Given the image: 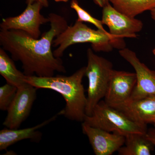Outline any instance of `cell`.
Masks as SVG:
<instances>
[{"instance_id":"obj_1","label":"cell","mask_w":155,"mask_h":155,"mask_svg":"<svg viewBox=\"0 0 155 155\" xmlns=\"http://www.w3.org/2000/svg\"><path fill=\"white\" fill-rule=\"evenodd\" d=\"M48 17L49 30L40 38H34L21 30L1 29L0 45L14 61L21 62L27 76L51 77L56 72H66L63 61L54 56L51 47L55 38L69 25L66 19L58 14L51 13Z\"/></svg>"},{"instance_id":"obj_2","label":"cell","mask_w":155,"mask_h":155,"mask_svg":"<svg viewBox=\"0 0 155 155\" xmlns=\"http://www.w3.org/2000/svg\"><path fill=\"white\" fill-rule=\"evenodd\" d=\"M85 69L86 67H81L69 76L26 75V81L37 89H48L59 93L66 101L65 107L60 112L61 116L72 121L82 122L86 116L87 103L82 84Z\"/></svg>"},{"instance_id":"obj_3","label":"cell","mask_w":155,"mask_h":155,"mask_svg":"<svg viewBox=\"0 0 155 155\" xmlns=\"http://www.w3.org/2000/svg\"><path fill=\"white\" fill-rule=\"evenodd\" d=\"M80 43L91 44L92 49L96 52H109L114 48H119L117 41L109 32L94 30L76 20L74 25H69L54 39L53 46L57 47L53 51L54 56L61 58L67 48Z\"/></svg>"},{"instance_id":"obj_4","label":"cell","mask_w":155,"mask_h":155,"mask_svg":"<svg viewBox=\"0 0 155 155\" xmlns=\"http://www.w3.org/2000/svg\"><path fill=\"white\" fill-rule=\"evenodd\" d=\"M83 122L92 127L119 134L125 137L132 134H145L148 130L147 124L134 122L102 100L94 108L91 115L85 116Z\"/></svg>"},{"instance_id":"obj_5","label":"cell","mask_w":155,"mask_h":155,"mask_svg":"<svg viewBox=\"0 0 155 155\" xmlns=\"http://www.w3.org/2000/svg\"><path fill=\"white\" fill-rule=\"evenodd\" d=\"M85 76L88 81L86 115L90 116L94 108L105 96L113 65L110 61L97 55L92 49L87 50Z\"/></svg>"},{"instance_id":"obj_6","label":"cell","mask_w":155,"mask_h":155,"mask_svg":"<svg viewBox=\"0 0 155 155\" xmlns=\"http://www.w3.org/2000/svg\"><path fill=\"white\" fill-rule=\"evenodd\" d=\"M101 21L109 28V33L117 41L119 49L125 48L123 38H135L143 24L141 20L118 11L109 3L102 8Z\"/></svg>"},{"instance_id":"obj_7","label":"cell","mask_w":155,"mask_h":155,"mask_svg":"<svg viewBox=\"0 0 155 155\" xmlns=\"http://www.w3.org/2000/svg\"><path fill=\"white\" fill-rule=\"evenodd\" d=\"M27 5L25 10L18 16L3 19L0 24L1 29L21 30L34 38H39L41 26L49 22V19L41 14L43 6L40 3L35 2Z\"/></svg>"},{"instance_id":"obj_8","label":"cell","mask_w":155,"mask_h":155,"mask_svg":"<svg viewBox=\"0 0 155 155\" xmlns=\"http://www.w3.org/2000/svg\"><path fill=\"white\" fill-rule=\"evenodd\" d=\"M37 89L28 83L18 87L16 96L9 107L3 125L11 129L19 128L28 118L37 98Z\"/></svg>"},{"instance_id":"obj_9","label":"cell","mask_w":155,"mask_h":155,"mask_svg":"<svg viewBox=\"0 0 155 155\" xmlns=\"http://www.w3.org/2000/svg\"><path fill=\"white\" fill-rule=\"evenodd\" d=\"M119 54L132 66L136 74V85L130 101L155 96V71L141 63L136 53L127 48L119 50Z\"/></svg>"},{"instance_id":"obj_10","label":"cell","mask_w":155,"mask_h":155,"mask_svg":"<svg viewBox=\"0 0 155 155\" xmlns=\"http://www.w3.org/2000/svg\"><path fill=\"white\" fill-rule=\"evenodd\" d=\"M137 81L135 72L114 69L104 101L113 107L127 102L130 101Z\"/></svg>"},{"instance_id":"obj_11","label":"cell","mask_w":155,"mask_h":155,"mask_svg":"<svg viewBox=\"0 0 155 155\" xmlns=\"http://www.w3.org/2000/svg\"><path fill=\"white\" fill-rule=\"evenodd\" d=\"M81 128L96 155H112L125 144V137L119 134L92 127L84 122Z\"/></svg>"},{"instance_id":"obj_12","label":"cell","mask_w":155,"mask_h":155,"mask_svg":"<svg viewBox=\"0 0 155 155\" xmlns=\"http://www.w3.org/2000/svg\"><path fill=\"white\" fill-rule=\"evenodd\" d=\"M114 108L134 122L153 124L155 127V96L129 101Z\"/></svg>"},{"instance_id":"obj_13","label":"cell","mask_w":155,"mask_h":155,"mask_svg":"<svg viewBox=\"0 0 155 155\" xmlns=\"http://www.w3.org/2000/svg\"><path fill=\"white\" fill-rule=\"evenodd\" d=\"M59 116H61L60 112L34 127L22 129L4 128L0 131V150H6L12 145L24 140L29 139L39 142L41 139L42 133L38 129L54 121Z\"/></svg>"},{"instance_id":"obj_14","label":"cell","mask_w":155,"mask_h":155,"mask_svg":"<svg viewBox=\"0 0 155 155\" xmlns=\"http://www.w3.org/2000/svg\"><path fill=\"white\" fill-rule=\"evenodd\" d=\"M154 147L147 138L146 134H132L125 137V144L118 151V154L150 155Z\"/></svg>"},{"instance_id":"obj_15","label":"cell","mask_w":155,"mask_h":155,"mask_svg":"<svg viewBox=\"0 0 155 155\" xmlns=\"http://www.w3.org/2000/svg\"><path fill=\"white\" fill-rule=\"evenodd\" d=\"M0 74L7 83L19 87L27 83L26 75L17 69L14 61L2 48H0Z\"/></svg>"},{"instance_id":"obj_16","label":"cell","mask_w":155,"mask_h":155,"mask_svg":"<svg viewBox=\"0 0 155 155\" xmlns=\"http://www.w3.org/2000/svg\"><path fill=\"white\" fill-rule=\"evenodd\" d=\"M115 8L131 17L155 8V0H110Z\"/></svg>"},{"instance_id":"obj_17","label":"cell","mask_w":155,"mask_h":155,"mask_svg":"<svg viewBox=\"0 0 155 155\" xmlns=\"http://www.w3.org/2000/svg\"><path fill=\"white\" fill-rule=\"evenodd\" d=\"M70 7L76 12L77 14V21L82 22H88L94 25L98 30L104 32H108L104 29L101 20H99L93 17L86 10L84 9L79 5L77 0H72L70 3Z\"/></svg>"},{"instance_id":"obj_18","label":"cell","mask_w":155,"mask_h":155,"mask_svg":"<svg viewBox=\"0 0 155 155\" xmlns=\"http://www.w3.org/2000/svg\"><path fill=\"white\" fill-rule=\"evenodd\" d=\"M18 87L7 83L0 87V110L7 111L17 94Z\"/></svg>"},{"instance_id":"obj_19","label":"cell","mask_w":155,"mask_h":155,"mask_svg":"<svg viewBox=\"0 0 155 155\" xmlns=\"http://www.w3.org/2000/svg\"><path fill=\"white\" fill-rule=\"evenodd\" d=\"M146 136L155 147V127L154 128H151L148 129L147 131L146 134Z\"/></svg>"},{"instance_id":"obj_20","label":"cell","mask_w":155,"mask_h":155,"mask_svg":"<svg viewBox=\"0 0 155 155\" xmlns=\"http://www.w3.org/2000/svg\"><path fill=\"white\" fill-rule=\"evenodd\" d=\"M35 2L40 3L44 8H48L49 6L48 0H26V3L27 5L32 4Z\"/></svg>"},{"instance_id":"obj_21","label":"cell","mask_w":155,"mask_h":155,"mask_svg":"<svg viewBox=\"0 0 155 155\" xmlns=\"http://www.w3.org/2000/svg\"><path fill=\"white\" fill-rule=\"evenodd\" d=\"M110 0H93L94 2L97 5L103 8L110 3Z\"/></svg>"},{"instance_id":"obj_22","label":"cell","mask_w":155,"mask_h":155,"mask_svg":"<svg viewBox=\"0 0 155 155\" xmlns=\"http://www.w3.org/2000/svg\"><path fill=\"white\" fill-rule=\"evenodd\" d=\"M150 12L152 18L153 20L155 21V8L151 10Z\"/></svg>"},{"instance_id":"obj_23","label":"cell","mask_w":155,"mask_h":155,"mask_svg":"<svg viewBox=\"0 0 155 155\" xmlns=\"http://www.w3.org/2000/svg\"><path fill=\"white\" fill-rule=\"evenodd\" d=\"M56 2H67L69 0H54Z\"/></svg>"},{"instance_id":"obj_24","label":"cell","mask_w":155,"mask_h":155,"mask_svg":"<svg viewBox=\"0 0 155 155\" xmlns=\"http://www.w3.org/2000/svg\"><path fill=\"white\" fill-rule=\"evenodd\" d=\"M153 53L155 56V48L153 49Z\"/></svg>"}]
</instances>
